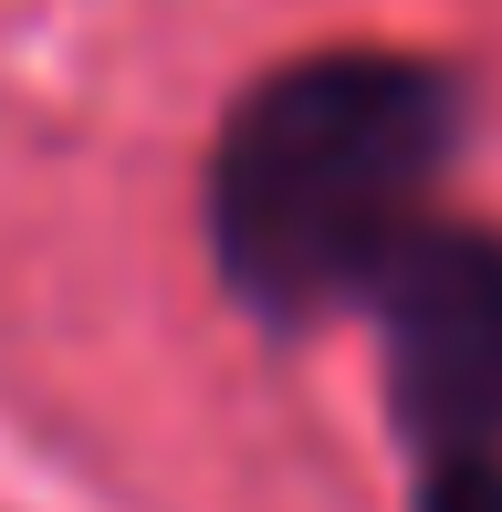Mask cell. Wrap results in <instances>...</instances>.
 I'll use <instances>...</instances> for the list:
<instances>
[{
  "mask_svg": "<svg viewBox=\"0 0 502 512\" xmlns=\"http://www.w3.org/2000/svg\"><path fill=\"white\" fill-rule=\"evenodd\" d=\"M461 126V74L387 42H325L251 74L199 168V230L231 304L272 335H314L335 304H367L440 220Z\"/></svg>",
  "mask_w": 502,
  "mask_h": 512,
  "instance_id": "obj_1",
  "label": "cell"
},
{
  "mask_svg": "<svg viewBox=\"0 0 502 512\" xmlns=\"http://www.w3.org/2000/svg\"><path fill=\"white\" fill-rule=\"evenodd\" d=\"M367 314L408 481L502 471V230L440 209L367 293Z\"/></svg>",
  "mask_w": 502,
  "mask_h": 512,
  "instance_id": "obj_2",
  "label": "cell"
},
{
  "mask_svg": "<svg viewBox=\"0 0 502 512\" xmlns=\"http://www.w3.org/2000/svg\"><path fill=\"white\" fill-rule=\"evenodd\" d=\"M408 512H502V471H429L408 481Z\"/></svg>",
  "mask_w": 502,
  "mask_h": 512,
  "instance_id": "obj_3",
  "label": "cell"
}]
</instances>
